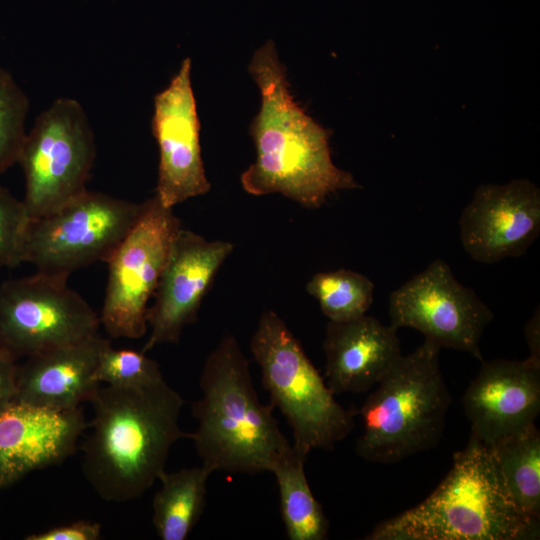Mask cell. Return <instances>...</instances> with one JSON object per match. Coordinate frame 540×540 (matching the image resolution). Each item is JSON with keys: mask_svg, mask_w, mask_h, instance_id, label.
I'll use <instances>...</instances> for the list:
<instances>
[{"mask_svg": "<svg viewBox=\"0 0 540 540\" xmlns=\"http://www.w3.org/2000/svg\"><path fill=\"white\" fill-rule=\"evenodd\" d=\"M248 70L261 106L250 126L256 159L241 175L243 189L254 196L279 193L319 208L330 194L359 188L351 173L332 162L330 131L295 101L272 40L255 51Z\"/></svg>", "mask_w": 540, "mask_h": 540, "instance_id": "1", "label": "cell"}, {"mask_svg": "<svg viewBox=\"0 0 540 540\" xmlns=\"http://www.w3.org/2000/svg\"><path fill=\"white\" fill-rule=\"evenodd\" d=\"M83 444L82 471L109 502L141 497L165 471L171 447L190 433L179 424L184 404L164 379L137 387H98Z\"/></svg>", "mask_w": 540, "mask_h": 540, "instance_id": "2", "label": "cell"}, {"mask_svg": "<svg viewBox=\"0 0 540 540\" xmlns=\"http://www.w3.org/2000/svg\"><path fill=\"white\" fill-rule=\"evenodd\" d=\"M201 397L193 403L197 429L190 433L202 467L210 474L271 472L290 445L262 404L249 362L233 335H225L207 356L201 372Z\"/></svg>", "mask_w": 540, "mask_h": 540, "instance_id": "3", "label": "cell"}, {"mask_svg": "<svg viewBox=\"0 0 540 540\" xmlns=\"http://www.w3.org/2000/svg\"><path fill=\"white\" fill-rule=\"evenodd\" d=\"M539 535L507 492L487 445L470 435L436 489L380 522L368 540H522Z\"/></svg>", "mask_w": 540, "mask_h": 540, "instance_id": "4", "label": "cell"}, {"mask_svg": "<svg viewBox=\"0 0 540 540\" xmlns=\"http://www.w3.org/2000/svg\"><path fill=\"white\" fill-rule=\"evenodd\" d=\"M440 349L425 339L401 355L354 410L363 427L355 446L359 457L390 464L438 444L451 403L439 364Z\"/></svg>", "mask_w": 540, "mask_h": 540, "instance_id": "5", "label": "cell"}, {"mask_svg": "<svg viewBox=\"0 0 540 540\" xmlns=\"http://www.w3.org/2000/svg\"><path fill=\"white\" fill-rule=\"evenodd\" d=\"M271 404L292 430L293 446L307 456L332 450L355 427L354 409H345L306 355L300 342L273 310L262 313L250 342Z\"/></svg>", "mask_w": 540, "mask_h": 540, "instance_id": "6", "label": "cell"}, {"mask_svg": "<svg viewBox=\"0 0 540 540\" xmlns=\"http://www.w3.org/2000/svg\"><path fill=\"white\" fill-rule=\"evenodd\" d=\"M141 204L86 189L55 211L31 219L23 262L37 272L67 278L107 262L140 214Z\"/></svg>", "mask_w": 540, "mask_h": 540, "instance_id": "7", "label": "cell"}, {"mask_svg": "<svg viewBox=\"0 0 540 540\" xmlns=\"http://www.w3.org/2000/svg\"><path fill=\"white\" fill-rule=\"evenodd\" d=\"M96 157L94 133L82 105L57 98L26 134L18 163L30 219L45 216L85 191Z\"/></svg>", "mask_w": 540, "mask_h": 540, "instance_id": "8", "label": "cell"}, {"mask_svg": "<svg viewBox=\"0 0 540 540\" xmlns=\"http://www.w3.org/2000/svg\"><path fill=\"white\" fill-rule=\"evenodd\" d=\"M68 279L36 272L0 286V353L20 359L98 334L94 309Z\"/></svg>", "mask_w": 540, "mask_h": 540, "instance_id": "9", "label": "cell"}, {"mask_svg": "<svg viewBox=\"0 0 540 540\" xmlns=\"http://www.w3.org/2000/svg\"><path fill=\"white\" fill-rule=\"evenodd\" d=\"M181 227L173 208L156 196L142 203L133 226L106 262L108 279L99 320L110 337L138 339L147 332L148 302Z\"/></svg>", "mask_w": 540, "mask_h": 540, "instance_id": "10", "label": "cell"}, {"mask_svg": "<svg viewBox=\"0 0 540 540\" xmlns=\"http://www.w3.org/2000/svg\"><path fill=\"white\" fill-rule=\"evenodd\" d=\"M390 326L409 327L440 348L467 352L483 361L480 340L494 315L450 266L435 259L389 297Z\"/></svg>", "mask_w": 540, "mask_h": 540, "instance_id": "11", "label": "cell"}, {"mask_svg": "<svg viewBox=\"0 0 540 540\" xmlns=\"http://www.w3.org/2000/svg\"><path fill=\"white\" fill-rule=\"evenodd\" d=\"M185 58L169 85L154 97L152 132L159 148L155 196L173 208L209 192L200 147V122Z\"/></svg>", "mask_w": 540, "mask_h": 540, "instance_id": "12", "label": "cell"}, {"mask_svg": "<svg viewBox=\"0 0 540 540\" xmlns=\"http://www.w3.org/2000/svg\"><path fill=\"white\" fill-rule=\"evenodd\" d=\"M233 249L231 242L178 230L147 310L150 335L142 352L179 341L184 328L197 320L203 298Z\"/></svg>", "mask_w": 540, "mask_h": 540, "instance_id": "13", "label": "cell"}, {"mask_svg": "<svg viewBox=\"0 0 540 540\" xmlns=\"http://www.w3.org/2000/svg\"><path fill=\"white\" fill-rule=\"evenodd\" d=\"M460 240L475 261L523 255L540 232V190L527 179L479 186L459 218Z\"/></svg>", "mask_w": 540, "mask_h": 540, "instance_id": "14", "label": "cell"}, {"mask_svg": "<svg viewBox=\"0 0 540 540\" xmlns=\"http://www.w3.org/2000/svg\"><path fill=\"white\" fill-rule=\"evenodd\" d=\"M481 362L462 403L470 435L490 445L535 424L540 412V362L529 357Z\"/></svg>", "mask_w": 540, "mask_h": 540, "instance_id": "15", "label": "cell"}, {"mask_svg": "<svg viewBox=\"0 0 540 540\" xmlns=\"http://www.w3.org/2000/svg\"><path fill=\"white\" fill-rule=\"evenodd\" d=\"M80 407L53 410L13 400L0 410V490L72 455L88 428Z\"/></svg>", "mask_w": 540, "mask_h": 540, "instance_id": "16", "label": "cell"}, {"mask_svg": "<svg viewBox=\"0 0 540 540\" xmlns=\"http://www.w3.org/2000/svg\"><path fill=\"white\" fill-rule=\"evenodd\" d=\"M396 331L366 314L328 321L323 348L331 391L357 394L377 385L402 355Z\"/></svg>", "mask_w": 540, "mask_h": 540, "instance_id": "17", "label": "cell"}, {"mask_svg": "<svg viewBox=\"0 0 540 540\" xmlns=\"http://www.w3.org/2000/svg\"><path fill=\"white\" fill-rule=\"evenodd\" d=\"M106 341L95 334L23 359L16 364L15 400L53 410L90 401L100 386L95 369Z\"/></svg>", "mask_w": 540, "mask_h": 540, "instance_id": "18", "label": "cell"}, {"mask_svg": "<svg viewBox=\"0 0 540 540\" xmlns=\"http://www.w3.org/2000/svg\"><path fill=\"white\" fill-rule=\"evenodd\" d=\"M306 457L290 444L280 454L271 473L278 485L281 515L288 539L324 540L328 537L329 520L306 478Z\"/></svg>", "mask_w": 540, "mask_h": 540, "instance_id": "19", "label": "cell"}, {"mask_svg": "<svg viewBox=\"0 0 540 540\" xmlns=\"http://www.w3.org/2000/svg\"><path fill=\"white\" fill-rule=\"evenodd\" d=\"M501 480L521 512L540 519V432L536 423L487 445Z\"/></svg>", "mask_w": 540, "mask_h": 540, "instance_id": "20", "label": "cell"}, {"mask_svg": "<svg viewBox=\"0 0 540 540\" xmlns=\"http://www.w3.org/2000/svg\"><path fill=\"white\" fill-rule=\"evenodd\" d=\"M210 473L202 466L167 473L158 480L152 522L162 540H185L198 523L205 505Z\"/></svg>", "mask_w": 540, "mask_h": 540, "instance_id": "21", "label": "cell"}, {"mask_svg": "<svg viewBox=\"0 0 540 540\" xmlns=\"http://www.w3.org/2000/svg\"><path fill=\"white\" fill-rule=\"evenodd\" d=\"M374 288L367 276L347 269L316 273L306 285L323 314L333 322L365 315L373 303Z\"/></svg>", "mask_w": 540, "mask_h": 540, "instance_id": "22", "label": "cell"}, {"mask_svg": "<svg viewBox=\"0 0 540 540\" xmlns=\"http://www.w3.org/2000/svg\"><path fill=\"white\" fill-rule=\"evenodd\" d=\"M29 100L13 76L0 67V176L18 163L26 137Z\"/></svg>", "mask_w": 540, "mask_h": 540, "instance_id": "23", "label": "cell"}, {"mask_svg": "<svg viewBox=\"0 0 540 540\" xmlns=\"http://www.w3.org/2000/svg\"><path fill=\"white\" fill-rule=\"evenodd\" d=\"M159 364L142 351L114 349L109 340L99 352L95 380L107 386L129 388L162 380Z\"/></svg>", "mask_w": 540, "mask_h": 540, "instance_id": "24", "label": "cell"}, {"mask_svg": "<svg viewBox=\"0 0 540 540\" xmlns=\"http://www.w3.org/2000/svg\"><path fill=\"white\" fill-rule=\"evenodd\" d=\"M30 217L23 200L0 185V267L23 263V250Z\"/></svg>", "mask_w": 540, "mask_h": 540, "instance_id": "25", "label": "cell"}, {"mask_svg": "<svg viewBox=\"0 0 540 540\" xmlns=\"http://www.w3.org/2000/svg\"><path fill=\"white\" fill-rule=\"evenodd\" d=\"M101 538V525L96 522L80 520L71 524L49 528L45 531L27 535L26 540H98Z\"/></svg>", "mask_w": 540, "mask_h": 540, "instance_id": "26", "label": "cell"}, {"mask_svg": "<svg viewBox=\"0 0 540 540\" xmlns=\"http://www.w3.org/2000/svg\"><path fill=\"white\" fill-rule=\"evenodd\" d=\"M16 364L17 362L0 353V410L15 400L17 392Z\"/></svg>", "mask_w": 540, "mask_h": 540, "instance_id": "27", "label": "cell"}, {"mask_svg": "<svg viewBox=\"0 0 540 540\" xmlns=\"http://www.w3.org/2000/svg\"><path fill=\"white\" fill-rule=\"evenodd\" d=\"M526 343L529 348V358L540 362V311L539 306L535 309L531 318L527 321L524 329Z\"/></svg>", "mask_w": 540, "mask_h": 540, "instance_id": "28", "label": "cell"}]
</instances>
